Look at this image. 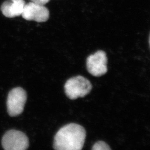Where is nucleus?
Segmentation results:
<instances>
[{
	"mask_svg": "<svg viewBox=\"0 0 150 150\" xmlns=\"http://www.w3.org/2000/svg\"><path fill=\"white\" fill-rule=\"evenodd\" d=\"M85 129L76 123H69L59 129L54 136L55 150H82L86 139Z\"/></svg>",
	"mask_w": 150,
	"mask_h": 150,
	"instance_id": "nucleus-1",
	"label": "nucleus"
},
{
	"mask_svg": "<svg viewBox=\"0 0 150 150\" xmlns=\"http://www.w3.org/2000/svg\"><path fill=\"white\" fill-rule=\"evenodd\" d=\"M92 88L90 81L82 76H77L69 79L64 85V92L70 100H76L86 96Z\"/></svg>",
	"mask_w": 150,
	"mask_h": 150,
	"instance_id": "nucleus-2",
	"label": "nucleus"
},
{
	"mask_svg": "<svg viewBox=\"0 0 150 150\" xmlns=\"http://www.w3.org/2000/svg\"><path fill=\"white\" fill-rule=\"evenodd\" d=\"M27 100V93L21 87L12 89L9 92L7 100V107L8 115L16 117L23 112Z\"/></svg>",
	"mask_w": 150,
	"mask_h": 150,
	"instance_id": "nucleus-3",
	"label": "nucleus"
},
{
	"mask_svg": "<svg viewBox=\"0 0 150 150\" xmlns=\"http://www.w3.org/2000/svg\"><path fill=\"white\" fill-rule=\"evenodd\" d=\"M2 145L4 150H27L29 146V141L23 132L11 129L4 135Z\"/></svg>",
	"mask_w": 150,
	"mask_h": 150,
	"instance_id": "nucleus-4",
	"label": "nucleus"
},
{
	"mask_svg": "<svg viewBox=\"0 0 150 150\" xmlns=\"http://www.w3.org/2000/svg\"><path fill=\"white\" fill-rule=\"evenodd\" d=\"M107 57L103 51H98L88 57L86 61L87 69L91 75L100 77L107 72Z\"/></svg>",
	"mask_w": 150,
	"mask_h": 150,
	"instance_id": "nucleus-5",
	"label": "nucleus"
},
{
	"mask_svg": "<svg viewBox=\"0 0 150 150\" xmlns=\"http://www.w3.org/2000/svg\"><path fill=\"white\" fill-rule=\"evenodd\" d=\"M21 16L26 20L44 22L48 20L50 12L45 6L31 2L25 4Z\"/></svg>",
	"mask_w": 150,
	"mask_h": 150,
	"instance_id": "nucleus-6",
	"label": "nucleus"
},
{
	"mask_svg": "<svg viewBox=\"0 0 150 150\" xmlns=\"http://www.w3.org/2000/svg\"><path fill=\"white\" fill-rule=\"evenodd\" d=\"M25 4L24 0H7L2 4L1 11L8 18L21 16Z\"/></svg>",
	"mask_w": 150,
	"mask_h": 150,
	"instance_id": "nucleus-7",
	"label": "nucleus"
},
{
	"mask_svg": "<svg viewBox=\"0 0 150 150\" xmlns=\"http://www.w3.org/2000/svg\"><path fill=\"white\" fill-rule=\"evenodd\" d=\"M92 150H111V149L106 142L100 141L94 144Z\"/></svg>",
	"mask_w": 150,
	"mask_h": 150,
	"instance_id": "nucleus-8",
	"label": "nucleus"
},
{
	"mask_svg": "<svg viewBox=\"0 0 150 150\" xmlns=\"http://www.w3.org/2000/svg\"><path fill=\"white\" fill-rule=\"evenodd\" d=\"M32 2L41 5H45L50 2V0H30Z\"/></svg>",
	"mask_w": 150,
	"mask_h": 150,
	"instance_id": "nucleus-9",
	"label": "nucleus"
}]
</instances>
